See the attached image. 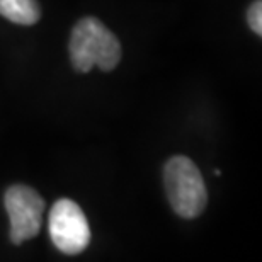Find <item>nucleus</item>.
Returning a JSON list of instances; mask_svg holds the SVG:
<instances>
[{
	"instance_id": "nucleus-2",
	"label": "nucleus",
	"mask_w": 262,
	"mask_h": 262,
	"mask_svg": "<svg viewBox=\"0 0 262 262\" xmlns=\"http://www.w3.org/2000/svg\"><path fill=\"white\" fill-rule=\"evenodd\" d=\"M164 184L172 209L182 218L199 216L208 203L201 172L187 157L177 155L164 167Z\"/></svg>"
},
{
	"instance_id": "nucleus-4",
	"label": "nucleus",
	"mask_w": 262,
	"mask_h": 262,
	"mask_svg": "<svg viewBox=\"0 0 262 262\" xmlns=\"http://www.w3.org/2000/svg\"><path fill=\"white\" fill-rule=\"evenodd\" d=\"M5 209L10 220V240L19 245L38 235L45 201L33 187L15 184L5 192Z\"/></svg>"
},
{
	"instance_id": "nucleus-3",
	"label": "nucleus",
	"mask_w": 262,
	"mask_h": 262,
	"mask_svg": "<svg viewBox=\"0 0 262 262\" xmlns=\"http://www.w3.org/2000/svg\"><path fill=\"white\" fill-rule=\"evenodd\" d=\"M50 237L56 249L75 255L91 242V228L82 208L72 199H58L50 211Z\"/></svg>"
},
{
	"instance_id": "nucleus-1",
	"label": "nucleus",
	"mask_w": 262,
	"mask_h": 262,
	"mask_svg": "<svg viewBox=\"0 0 262 262\" xmlns=\"http://www.w3.org/2000/svg\"><path fill=\"white\" fill-rule=\"evenodd\" d=\"M70 60L77 72L114 70L121 61L119 39L96 17H83L75 24L70 36Z\"/></svg>"
},
{
	"instance_id": "nucleus-5",
	"label": "nucleus",
	"mask_w": 262,
	"mask_h": 262,
	"mask_svg": "<svg viewBox=\"0 0 262 262\" xmlns=\"http://www.w3.org/2000/svg\"><path fill=\"white\" fill-rule=\"evenodd\" d=\"M0 15L19 26H33L41 17L38 0H0Z\"/></svg>"
},
{
	"instance_id": "nucleus-6",
	"label": "nucleus",
	"mask_w": 262,
	"mask_h": 262,
	"mask_svg": "<svg viewBox=\"0 0 262 262\" xmlns=\"http://www.w3.org/2000/svg\"><path fill=\"white\" fill-rule=\"evenodd\" d=\"M247 20H249L250 29H252L257 36H260L262 34V2L260 0H255V2L249 7Z\"/></svg>"
}]
</instances>
